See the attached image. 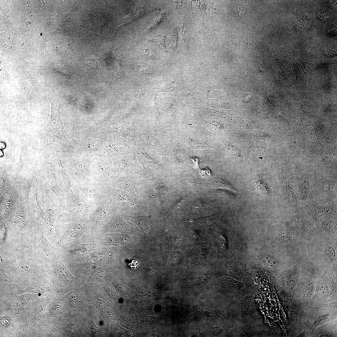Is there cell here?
<instances>
[{"instance_id": "obj_1", "label": "cell", "mask_w": 337, "mask_h": 337, "mask_svg": "<svg viewBox=\"0 0 337 337\" xmlns=\"http://www.w3.org/2000/svg\"><path fill=\"white\" fill-rule=\"evenodd\" d=\"M105 189L109 198L110 206L114 213L120 215L125 209L137 205V203L134 202V200L136 198H134V197L127 192L109 186H105Z\"/></svg>"}, {"instance_id": "obj_2", "label": "cell", "mask_w": 337, "mask_h": 337, "mask_svg": "<svg viewBox=\"0 0 337 337\" xmlns=\"http://www.w3.org/2000/svg\"><path fill=\"white\" fill-rule=\"evenodd\" d=\"M105 187L93 180L85 184L73 186L75 194L97 206L107 195Z\"/></svg>"}, {"instance_id": "obj_3", "label": "cell", "mask_w": 337, "mask_h": 337, "mask_svg": "<svg viewBox=\"0 0 337 337\" xmlns=\"http://www.w3.org/2000/svg\"><path fill=\"white\" fill-rule=\"evenodd\" d=\"M97 206L75 194L68 198L67 202V208L70 213L85 219H88Z\"/></svg>"}, {"instance_id": "obj_4", "label": "cell", "mask_w": 337, "mask_h": 337, "mask_svg": "<svg viewBox=\"0 0 337 337\" xmlns=\"http://www.w3.org/2000/svg\"><path fill=\"white\" fill-rule=\"evenodd\" d=\"M113 214L107 195L88 219L89 227L94 228L100 227Z\"/></svg>"}, {"instance_id": "obj_5", "label": "cell", "mask_w": 337, "mask_h": 337, "mask_svg": "<svg viewBox=\"0 0 337 337\" xmlns=\"http://www.w3.org/2000/svg\"><path fill=\"white\" fill-rule=\"evenodd\" d=\"M92 180L104 186H110L114 178L107 164L102 159H95L90 163Z\"/></svg>"}, {"instance_id": "obj_6", "label": "cell", "mask_w": 337, "mask_h": 337, "mask_svg": "<svg viewBox=\"0 0 337 337\" xmlns=\"http://www.w3.org/2000/svg\"><path fill=\"white\" fill-rule=\"evenodd\" d=\"M143 182H129L121 178H114L110 186L129 193L136 198L140 204L143 203V192L144 185Z\"/></svg>"}, {"instance_id": "obj_7", "label": "cell", "mask_w": 337, "mask_h": 337, "mask_svg": "<svg viewBox=\"0 0 337 337\" xmlns=\"http://www.w3.org/2000/svg\"><path fill=\"white\" fill-rule=\"evenodd\" d=\"M105 231L109 232H116L135 235V229L127 224L119 214L114 213L109 222L104 227Z\"/></svg>"}, {"instance_id": "obj_8", "label": "cell", "mask_w": 337, "mask_h": 337, "mask_svg": "<svg viewBox=\"0 0 337 337\" xmlns=\"http://www.w3.org/2000/svg\"><path fill=\"white\" fill-rule=\"evenodd\" d=\"M124 218L136 224L145 233H149L150 229L151 220L150 216H131L125 215Z\"/></svg>"}, {"instance_id": "obj_9", "label": "cell", "mask_w": 337, "mask_h": 337, "mask_svg": "<svg viewBox=\"0 0 337 337\" xmlns=\"http://www.w3.org/2000/svg\"><path fill=\"white\" fill-rule=\"evenodd\" d=\"M149 9L146 7H140L137 8L124 18L115 28V30H117L121 26L127 25L137 20L149 12Z\"/></svg>"}, {"instance_id": "obj_10", "label": "cell", "mask_w": 337, "mask_h": 337, "mask_svg": "<svg viewBox=\"0 0 337 337\" xmlns=\"http://www.w3.org/2000/svg\"><path fill=\"white\" fill-rule=\"evenodd\" d=\"M160 247L162 255L163 262L164 264L167 262L170 250V244L167 230L164 231L162 232L161 238Z\"/></svg>"}, {"instance_id": "obj_11", "label": "cell", "mask_w": 337, "mask_h": 337, "mask_svg": "<svg viewBox=\"0 0 337 337\" xmlns=\"http://www.w3.org/2000/svg\"><path fill=\"white\" fill-rule=\"evenodd\" d=\"M219 214L217 213L203 217L190 219V222L198 223L205 227H209L216 223L219 218Z\"/></svg>"}, {"instance_id": "obj_12", "label": "cell", "mask_w": 337, "mask_h": 337, "mask_svg": "<svg viewBox=\"0 0 337 337\" xmlns=\"http://www.w3.org/2000/svg\"><path fill=\"white\" fill-rule=\"evenodd\" d=\"M292 237V233L288 232H284L272 239L270 244L272 246L283 244L291 241Z\"/></svg>"}, {"instance_id": "obj_13", "label": "cell", "mask_w": 337, "mask_h": 337, "mask_svg": "<svg viewBox=\"0 0 337 337\" xmlns=\"http://www.w3.org/2000/svg\"><path fill=\"white\" fill-rule=\"evenodd\" d=\"M336 246L333 243L328 244L325 247L324 252L329 259L331 262L334 264L337 261Z\"/></svg>"}, {"instance_id": "obj_14", "label": "cell", "mask_w": 337, "mask_h": 337, "mask_svg": "<svg viewBox=\"0 0 337 337\" xmlns=\"http://www.w3.org/2000/svg\"><path fill=\"white\" fill-rule=\"evenodd\" d=\"M16 219L18 226L20 227H24L26 225V221L25 218L24 212L21 208L17 209L16 215Z\"/></svg>"}, {"instance_id": "obj_15", "label": "cell", "mask_w": 337, "mask_h": 337, "mask_svg": "<svg viewBox=\"0 0 337 337\" xmlns=\"http://www.w3.org/2000/svg\"><path fill=\"white\" fill-rule=\"evenodd\" d=\"M261 261L267 267L270 268H275L278 265L277 261L271 256L266 255L261 258Z\"/></svg>"}, {"instance_id": "obj_16", "label": "cell", "mask_w": 337, "mask_h": 337, "mask_svg": "<svg viewBox=\"0 0 337 337\" xmlns=\"http://www.w3.org/2000/svg\"><path fill=\"white\" fill-rule=\"evenodd\" d=\"M326 212L325 208L321 207L313 208L310 211L311 215L315 217H320L326 214Z\"/></svg>"}, {"instance_id": "obj_17", "label": "cell", "mask_w": 337, "mask_h": 337, "mask_svg": "<svg viewBox=\"0 0 337 337\" xmlns=\"http://www.w3.org/2000/svg\"><path fill=\"white\" fill-rule=\"evenodd\" d=\"M310 188V184L308 182L302 183L300 186V190L303 198L305 199L308 196Z\"/></svg>"}, {"instance_id": "obj_18", "label": "cell", "mask_w": 337, "mask_h": 337, "mask_svg": "<svg viewBox=\"0 0 337 337\" xmlns=\"http://www.w3.org/2000/svg\"><path fill=\"white\" fill-rule=\"evenodd\" d=\"M294 222L296 228L300 230H303L304 229L305 222L302 217L299 216H296L294 219Z\"/></svg>"}, {"instance_id": "obj_19", "label": "cell", "mask_w": 337, "mask_h": 337, "mask_svg": "<svg viewBox=\"0 0 337 337\" xmlns=\"http://www.w3.org/2000/svg\"><path fill=\"white\" fill-rule=\"evenodd\" d=\"M255 186L256 188L262 193L265 194L267 191V187L264 182L258 181L256 182Z\"/></svg>"}, {"instance_id": "obj_20", "label": "cell", "mask_w": 337, "mask_h": 337, "mask_svg": "<svg viewBox=\"0 0 337 337\" xmlns=\"http://www.w3.org/2000/svg\"><path fill=\"white\" fill-rule=\"evenodd\" d=\"M7 229L4 223L1 221L0 222V240L4 242L6 237Z\"/></svg>"}, {"instance_id": "obj_21", "label": "cell", "mask_w": 337, "mask_h": 337, "mask_svg": "<svg viewBox=\"0 0 337 337\" xmlns=\"http://www.w3.org/2000/svg\"><path fill=\"white\" fill-rule=\"evenodd\" d=\"M165 14L162 13L159 17L157 19L154 23L149 28L150 30H152L158 26L160 23L163 21L165 19Z\"/></svg>"}, {"instance_id": "obj_22", "label": "cell", "mask_w": 337, "mask_h": 337, "mask_svg": "<svg viewBox=\"0 0 337 337\" xmlns=\"http://www.w3.org/2000/svg\"><path fill=\"white\" fill-rule=\"evenodd\" d=\"M1 325L3 328H6L8 326L10 323L11 320L10 317L8 316H4L1 318L0 320Z\"/></svg>"}, {"instance_id": "obj_23", "label": "cell", "mask_w": 337, "mask_h": 337, "mask_svg": "<svg viewBox=\"0 0 337 337\" xmlns=\"http://www.w3.org/2000/svg\"><path fill=\"white\" fill-rule=\"evenodd\" d=\"M62 305L61 303L59 302L57 303L54 306L51 311V313L53 315H56L58 314L61 310Z\"/></svg>"}, {"instance_id": "obj_24", "label": "cell", "mask_w": 337, "mask_h": 337, "mask_svg": "<svg viewBox=\"0 0 337 337\" xmlns=\"http://www.w3.org/2000/svg\"><path fill=\"white\" fill-rule=\"evenodd\" d=\"M147 294L144 290H140L137 291L136 293V297L140 300H144L146 298Z\"/></svg>"}, {"instance_id": "obj_25", "label": "cell", "mask_w": 337, "mask_h": 337, "mask_svg": "<svg viewBox=\"0 0 337 337\" xmlns=\"http://www.w3.org/2000/svg\"><path fill=\"white\" fill-rule=\"evenodd\" d=\"M334 224L333 222H332L331 221L327 220L324 222V225L325 227L328 231L330 232L333 231L334 230Z\"/></svg>"}, {"instance_id": "obj_26", "label": "cell", "mask_w": 337, "mask_h": 337, "mask_svg": "<svg viewBox=\"0 0 337 337\" xmlns=\"http://www.w3.org/2000/svg\"><path fill=\"white\" fill-rule=\"evenodd\" d=\"M44 310V308L43 306H39L37 308L35 313V315L37 318L41 317Z\"/></svg>"}, {"instance_id": "obj_27", "label": "cell", "mask_w": 337, "mask_h": 337, "mask_svg": "<svg viewBox=\"0 0 337 337\" xmlns=\"http://www.w3.org/2000/svg\"><path fill=\"white\" fill-rule=\"evenodd\" d=\"M201 174L202 175H205L206 174V175L211 176L212 174L210 170L208 168H206L205 169H203L201 170L200 171Z\"/></svg>"}, {"instance_id": "obj_28", "label": "cell", "mask_w": 337, "mask_h": 337, "mask_svg": "<svg viewBox=\"0 0 337 337\" xmlns=\"http://www.w3.org/2000/svg\"><path fill=\"white\" fill-rule=\"evenodd\" d=\"M138 264L139 263L137 260L133 259L132 261L131 262L129 263V265L131 268H135L138 266Z\"/></svg>"}, {"instance_id": "obj_29", "label": "cell", "mask_w": 337, "mask_h": 337, "mask_svg": "<svg viewBox=\"0 0 337 337\" xmlns=\"http://www.w3.org/2000/svg\"><path fill=\"white\" fill-rule=\"evenodd\" d=\"M211 330L213 334L216 335L219 333L220 329L218 327L215 326L212 327Z\"/></svg>"}, {"instance_id": "obj_30", "label": "cell", "mask_w": 337, "mask_h": 337, "mask_svg": "<svg viewBox=\"0 0 337 337\" xmlns=\"http://www.w3.org/2000/svg\"><path fill=\"white\" fill-rule=\"evenodd\" d=\"M198 161V160L197 159H196L195 158H192V159L191 160V162H192V164L193 165H194V164H195V165L196 166V167L198 166V165H197V164H198V162H197Z\"/></svg>"}]
</instances>
